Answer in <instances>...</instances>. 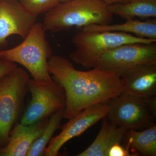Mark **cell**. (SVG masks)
<instances>
[{"instance_id": "6da1fadb", "label": "cell", "mask_w": 156, "mask_h": 156, "mask_svg": "<svg viewBox=\"0 0 156 156\" xmlns=\"http://www.w3.org/2000/svg\"><path fill=\"white\" fill-rule=\"evenodd\" d=\"M48 64L52 79L65 92L63 119H69L88 107L107 101L124 91L121 76L112 71L100 66L79 70L69 59L58 55H52Z\"/></svg>"}, {"instance_id": "7a4b0ae2", "label": "cell", "mask_w": 156, "mask_h": 156, "mask_svg": "<svg viewBox=\"0 0 156 156\" xmlns=\"http://www.w3.org/2000/svg\"><path fill=\"white\" fill-rule=\"evenodd\" d=\"M113 16L101 0H71L45 13L42 24L45 31L57 33L73 27L109 24Z\"/></svg>"}, {"instance_id": "3957f363", "label": "cell", "mask_w": 156, "mask_h": 156, "mask_svg": "<svg viewBox=\"0 0 156 156\" xmlns=\"http://www.w3.org/2000/svg\"><path fill=\"white\" fill-rule=\"evenodd\" d=\"M45 32L42 23L37 22L22 43L11 49L0 50V57L23 66L37 82H52L48 62L53 51Z\"/></svg>"}, {"instance_id": "277c9868", "label": "cell", "mask_w": 156, "mask_h": 156, "mask_svg": "<svg viewBox=\"0 0 156 156\" xmlns=\"http://www.w3.org/2000/svg\"><path fill=\"white\" fill-rule=\"evenodd\" d=\"M76 47L70 55L73 61L83 67L98 66L101 55L123 44L156 42V40L140 37L132 34L115 32H89L82 30L72 39Z\"/></svg>"}, {"instance_id": "5b68a950", "label": "cell", "mask_w": 156, "mask_h": 156, "mask_svg": "<svg viewBox=\"0 0 156 156\" xmlns=\"http://www.w3.org/2000/svg\"><path fill=\"white\" fill-rule=\"evenodd\" d=\"M28 73L17 67L0 80V150L9 142L29 92Z\"/></svg>"}, {"instance_id": "8992f818", "label": "cell", "mask_w": 156, "mask_h": 156, "mask_svg": "<svg viewBox=\"0 0 156 156\" xmlns=\"http://www.w3.org/2000/svg\"><path fill=\"white\" fill-rule=\"evenodd\" d=\"M108 112L105 118L127 130L141 131L156 125V117L148 106L146 98L123 91L107 101Z\"/></svg>"}, {"instance_id": "52a82bcc", "label": "cell", "mask_w": 156, "mask_h": 156, "mask_svg": "<svg viewBox=\"0 0 156 156\" xmlns=\"http://www.w3.org/2000/svg\"><path fill=\"white\" fill-rule=\"evenodd\" d=\"M27 87L31 99L20 120L21 125L30 126L49 119L55 112L66 106L64 89L56 81L40 83L30 79Z\"/></svg>"}, {"instance_id": "ba28073f", "label": "cell", "mask_w": 156, "mask_h": 156, "mask_svg": "<svg viewBox=\"0 0 156 156\" xmlns=\"http://www.w3.org/2000/svg\"><path fill=\"white\" fill-rule=\"evenodd\" d=\"M156 43L121 45L101 55L98 66L117 73L121 76L138 65L156 63Z\"/></svg>"}, {"instance_id": "9c48e42d", "label": "cell", "mask_w": 156, "mask_h": 156, "mask_svg": "<svg viewBox=\"0 0 156 156\" xmlns=\"http://www.w3.org/2000/svg\"><path fill=\"white\" fill-rule=\"evenodd\" d=\"M108 112L107 101L88 107L69 119L60 127L61 131L52 137L46 147L44 156H57L61 147L70 140L83 134L90 127L106 117Z\"/></svg>"}, {"instance_id": "30bf717a", "label": "cell", "mask_w": 156, "mask_h": 156, "mask_svg": "<svg viewBox=\"0 0 156 156\" xmlns=\"http://www.w3.org/2000/svg\"><path fill=\"white\" fill-rule=\"evenodd\" d=\"M37 19V16L27 11L18 0L0 2V48L13 35L25 38Z\"/></svg>"}, {"instance_id": "8fae6325", "label": "cell", "mask_w": 156, "mask_h": 156, "mask_svg": "<svg viewBox=\"0 0 156 156\" xmlns=\"http://www.w3.org/2000/svg\"><path fill=\"white\" fill-rule=\"evenodd\" d=\"M121 78L124 92L143 98L156 96V63L138 65Z\"/></svg>"}, {"instance_id": "7c38bea8", "label": "cell", "mask_w": 156, "mask_h": 156, "mask_svg": "<svg viewBox=\"0 0 156 156\" xmlns=\"http://www.w3.org/2000/svg\"><path fill=\"white\" fill-rule=\"evenodd\" d=\"M49 119L23 126L17 124L10 132L8 144L0 150V156H25L34 141L47 126Z\"/></svg>"}, {"instance_id": "4fadbf2b", "label": "cell", "mask_w": 156, "mask_h": 156, "mask_svg": "<svg viewBox=\"0 0 156 156\" xmlns=\"http://www.w3.org/2000/svg\"><path fill=\"white\" fill-rule=\"evenodd\" d=\"M103 124L95 140L77 156H108L111 148L121 144L127 129L118 126L104 118Z\"/></svg>"}, {"instance_id": "5bb4252c", "label": "cell", "mask_w": 156, "mask_h": 156, "mask_svg": "<svg viewBox=\"0 0 156 156\" xmlns=\"http://www.w3.org/2000/svg\"><path fill=\"white\" fill-rule=\"evenodd\" d=\"M89 32H115L132 34L136 37L156 40V19L148 20L145 21L127 19L121 24H92L82 28Z\"/></svg>"}, {"instance_id": "9a60e30c", "label": "cell", "mask_w": 156, "mask_h": 156, "mask_svg": "<svg viewBox=\"0 0 156 156\" xmlns=\"http://www.w3.org/2000/svg\"><path fill=\"white\" fill-rule=\"evenodd\" d=\"M124 139L133 156H156V125L141 131L128 130Z\"/></svg>"}, {"instance_id": "2e32d148", "label": "cell", "mask_w": 156, "mask_h": 156, "mask_svg": "<svg viewBox=\"0 0 156 156\" xmlns=\"http://www.w3.org/2000/svg\"><path fill=\"white\" fill-rule=\"evenodd\" d=\"M107 8L113 15L126 20L156 17V0H130L108 5Z\"/></svg>"}, {"instance_id": "e0dca14e", "label": "cell", "mask_w": 156, "mask_h": 156, "mask_svg": "<svg viewBox=\"0 0 156 156\" xmlns=\"http://www.w3.org/2000/svg\"><path fill=\"white\" fill-rule=\"evenodd\" d=\"M65 107L58 109L50 117L47 126L41 134L35 140L28 150L26 156L44 155V152L53 134L61 127Z\"/></svg>"}, {"instance_id": "ac0fdd59", "label": "cell", "mask_w": 156, "mask_h": 156, "mask_svg": "<svg viewBox=\"0 0 156 156\" xmlns=\"http://www.w3.org/2000/svg\"><path fill=\"white\" fill-rule=\"evenodd\" d=\"M22 5L28 12L38 16L46 13L60 3V0H19Z\"/></svg>"}, {"instance_id": "d6986e66", "label": "cell", "mask_w": 156, "mask_h": 156, "mask_svg": "<svg viewBox=\"0 0 156 156\" xmlns=\"http://www.w3.org/2000/svg\"><path fill=\"white\" fill-rule=\"evenodd\" d=\"M17 67V64L14 62L4 59L0 60V80Z\"/></svg>"}, {"instance_id": "ffe728a7", "label": "cell", "mask_w": 156, "mask_h": 156, "mask_svg": "<svg viewBox=\"0 0 156 156\" xmlns=\"http://www.w3.org/2000/svg\"><path fill=\"white\" fill-rule=\"evenodd\" d=\"M133 156L130 151L127 148L123 147L121 144H116L113 146L108 152V156Z\"/></svg>"}, {"instance_id": "44dd1931", "label": "cell", "mask_w": 156, "mask_h": 156, "mask_svg": "<svg viewBox=\"0 0 156 156\" xmlns=\"http://www.w3.org/2000/svg\"><path fill=\"white\" fill-rule=\"evenodd\" d=\"M147 101L148 106L152 113L156 117V96L146 98Z\"/></svg>"}, {"instance_id": "7402d4cb", "label": "cell", "mask_w": 156, "mask_h": 156, "mask_svg": "<svg viewBox=\"0 0 156 156\" xmlns=\"http://www.w3.org/2000/svg\"><path fill=\"white\" fill-rule=\"evenodd\" d=\"M101 1L108 5L115 4V3L126 2L130 0H101Z\"/></svg>"}, {"instance_id": "603a6c76", "label": "cell", "mask_w": 156, "mask_h": 156, "mask_svg": "<svg viewBox=\"0 0 156 156\" xmlns=\"http://www.w3.org/2000/svg\"><path fill=\"white\" fill-rule=\"evenodd\" d=\"M71 1V0H60V2H68V1Z\"/></svg>"}, {"instance_id": "cb8c5ba5", "label": "cell", "mask_w": 156, "mask_h": 156, "mask_svg": "<svg viewBox=\"0 0 156 156\" xmlns=\"http://www.w3.org/2000/svg\"><path fill=\"white\" fill-rule=\"evenodd\" d=\"M5 1V0H0V2H2V1Z\"/></svg>"}, {"instance_id": "d4e9b609", "label": "cell", "mask_w": 156, "mask_h": 156, "mask_svg": "<svg viewBox=\"0 0 156 156\" xmlns=\"http://www.w3.org/2000/svg\"><path fill=\"white\" fill-rule=\"evenodd\" d=\"M2 58H1V57H0V60H2Z\"/></svg>"}]
</instances>
